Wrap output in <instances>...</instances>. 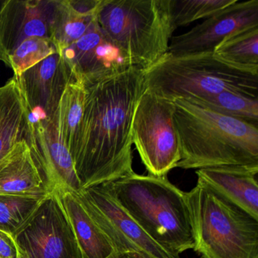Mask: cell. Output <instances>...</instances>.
Listing matches in <instances>:
<instances>
[{
    "mask_svg": "<svg viewBox=\"0 0 258 258\" xmlns=\"http://www.w3.org/2000/svg\"><path fill=\"white\" fill-rule=\"evenodd\" d=\"M9 0H0V61H4L6 64H7V60L6 58L5 54L4 52V49L1 43V31H2L3 19H4V13L7 10V5H8Z\"/></svg>",
    "mask_w": 258,
    "mask_h": 258,
    "instance_id": "obj_27",
    "label": "cell"
},
{
    "mask_svg": "<svg viewBox=\"0 0 258 258\" xmlns=\"http://www.w3.org/2000/svg\"><path fill=\"white\" fill-rule=\"evenodd\" d=\"M54 191L37 167L25 139L0 159V195L46 197Z\"/></svg>",
    "mask_w": 258,
    "mask_h": 258,
    "instance_id": "obj_15",
    "label": "cell"
},
{
    "mask_svg": "<svg viewBox=\"0 0 258 258\" xmlns=\"http://www.w3.org/2000/svg\"><path fill=\"white\" fill-rule=\"evenodd\" d=\"M14 78L25 102L27 117L31 120L53 118L66 87L75 82L59 52Z\"/></svg>",
    "mask_w": 258,
    "mask_h": 258,
    "instance_id": "obj_11",
    "label": "cell"
},
{
    "mask_svg": "<svg viewBox=\"0 0 258 258\" xmlns=\"http://www.w3.org/2000/svg\"><path fill=\"white\" fill-rule=\"evenodd\" d=\"M96 17L107 39L144 70L168 52L176 30L171 0H102Z\"/></svg>",
    "mask_w": 258,
    "mask_h": 258,
    "instance_id": "obj_4",
    "label": "cell"
},
{
    "mask_svg": "<svg viewBox=\"0 0 258 258\" xmlns=\"http://www.w3.org/2000/svg\"><path fill=\"white\" fill-rule=\"evenodd\" d=\"M56 52V47L49 39L31 37L22 42L9 55L8 66L14 72L15 78H17L25 71Z\"/></svg>",
    "mask_w": 258,
    "mask_h": 258,
    "instance_id": "obj_25",
    "label": "cell"
},
{
    "mask_svg": "<svg viewBox=\"0 0 258 258\" xmlns=\"http://www.w3.org/2000/svg\"><path fill=\"white\" fill-rule=\"evenodd\" d=\"M110 258H134L131 253H116Z\"/></svg>",
    "mask_w": 258,
    "mask_h": 258,
    "instance_id": "obj_28",
    "label": "cell"
},
{
    "mask_svg": "<svg viewBox=\"0 0 258 258\" xmlns=\"http://www.w3.org/2000/svg\"><path fill=\"white\" fill-rule=\"evenodd\" d=\"M96 20V16H87L76 11L69 0H57L51 38L57 52L61 53L78 41Z\"/></svg>",
    "mask_w": 258,
    "mask_h": 258,
    "instance_id": "obj_21",
    "label": "cell"
},
{
    "mask_svg": "<svg viewBox=\"0 0 258 258\" xmlns=\"http://www.w3.org/2000/svg\"><path fill=\"white\" fill-rule=\"evenodd\" d=\"M27 111L14 78L0 87V159L25 139Z\"/></svg>",
    "mask_w": 258,
    "mask_h": 258,
    "instance_id": "obj_18",
    "label": "cell"
},
{
    "mask_svg": "<svg viewBox=\"0 0 258 258\" xmlns=\"http://www.w3.org/2000/svg\"><path fill=\"white\" fill-rule=\"evenodd\" d=\"M0 258H18V250L13 235L0 229Z\"/></svg>",
    "mask_w": 258,
    "mask_h": 258,
    "instance_id": "obj_26",
    "label": "cell"
},
{
    "mask_svg": "<svg viewBox=\"0 0 258 258\" xmlns=\"http://www.w3.org/2000/svg\"><path fill=\"white\" fill-rule=\"evenodd\" d=\"M185 198L196 251L205 258H258V219L201 179Z\"/></svg>",
    "mask_w": 258,
    "mask_h": 258,
    "instance_id": "obj_6",
    "label": "cell"
},
{
    "mask_svg": "<svg viewBox=\"0 0 258 258\" xmlns=\"http://www.w3.org/2000/svg\"><path fill=\"white\" fill-rule=\"evenodd\" d=\"M128 215L161 247L175 254L194 248L185 192L167 176L132 173L102 184Z\"/></svg>",
    "mask_w": 258,
    "mask_h": 258,
    "instance_id": "obj_3",
    "label": "cell"
},
{
    "mask_svg": "<svg viewBox=\"0 0 258 258\" xmlns=\"http://www.w3.org/2000/svg\"><path fill=\"white\" fill-rule=\"evenodd\" d=\"M132 143L149 174L167 176L181 159L174 104L145 90L132 123Z\"/></svg>",
    "mask_w": 258,
    "mask_h": 258,
    "instance_id": "obj_7",
    "label": "cell"
},
{
    "mask_svg": "<svg viewBox=\"0 0 258 258\" xmlns=\"http://www.w3.org/2000/svg\"><path fill=\"white\" fill-rule=\"evenodd\" d=\"M253 26H258V0H237L190 31L172 37L168 52L182 55L213 52L226 37Z\"/></svg>",
    "mask_w": 258,
    "mask_h": 258,
    "instance_id": "obj_12",
    "label": "cell"
},
{
    "mask_svg": "<svg viewBox=\"0 0 258 258\" xmlns=\"http://www.w3.org/2000/svg\"><path fill=\"white\" fill-rule=\"evenodd\" d=\"M201 258H205V256H202V257Z\"/></svg>",
    "mask_w": 258,
    "mask_h": 258,
    "instance_id": "obj_30",
    "label": "cell"
},
{
    "mask_svg": "<svg viewBox=\"0 0 258 258\" xmlns=\"http://www.w3.org/2000/svg\"><path fill=\"white\" fill-rule=\"evenodd\" d=\"M74 81L96 82L132 67L131 61L101 31L97 21L78 41L61 52Z\"/></svg>",
    "mask_w": 258,
    "mask_h": 258,
    "instance_id": "obj_13",
    "label": "cell"
},
{
    "mask_svg": "<svg viewBox=\"0 0 258 258\" xmlns=\"http://www.w3.org/2000/svg\"><path fill=\"white\" fill-rule=\"evenodd\" d=\"M187 100L215 112L258 125V98L224 91Z\"/></svg>",
    "mask_w": 258,
    "mask_h": 258,
    "instance_id": "obj_22",
    "label": "cell"
},
{
    "mask_svg": "<svg viewBox=\"0 0 258 258\" xmlns=\"http://www.w3.org/2000/svg\"><path fill=\"white\" fill-rule=\"evenodd\" d=\"M131 254L134 256V258H152L147 256V255L138 254V253H131Z\"/></svg>",
    "mask_w": 258,
    "mask_h": 258,
    "instance_id": "obj_29",
    "label": "cell"
},
{
    "mask_svg": "<svg viewBox=\"0 0 258 258\" xmlns=\"http://www.w3.org/2000/svg\"><path fill=\"white\" fill-rule=\"evenodd\" d=\"M213 53L226 64L258 74V26L231 34L216 46Z\"/></svg>",
    "mask_w": 258,
    "mask_h": 258,
    "instance_id": "obj_20",
    "label": "cell"
},
{
    "mask_svg": "<svg viewBox=\"0 0 258 258\" xmlns=\"http://www.w3.org/2000/svg\"><path fill=\"white\" fill-rule=\"evenodd\" d=\"M174 122L181 146L176 167H258V125L176 99Z\"/></svg>",
    "mask_w": 258,
    "mask_h": 258,
    "instance_id": "obj_2",
    "label": "cell"
},
{
    "mask_svg": "<svg viewBox=\"0 0 258 258\" xmlns=\"http://www.w3.org/2000/svg\"><path fill=\"white\" fill-rule=\"evenodd\" d=\"M56 4L57 0H9L1 31L7 66L9 55L27 39L51 40Z\"/></svg>",
    "mask_w": 258,
    "mask_h": 258,
    "instance_id": "obj_14",
    "label": "cell"
},
{
    "mask_svg": "<svg viewBox=\"0 0 258 258\" xmlns=\"http://www.w3.org/2000/svg\"><path fill=\"white\" fill-rule=\"evenodd\" d=\"M144 75V69L132 66L84 85V114L73 156L81 189L134 173L133 117L145 91Z\"/></svg>",
    "mask_w": 258,
    "mask_h": 258,
    "instance_id": "obj_1",
    "label": "cell"
},
{
    "mask_svg": "<svg viewBox=\"0 0 258 258\" xmlns=\"http://www.w3.org/2000/svg\"><path fill=\"white\" fill-rule=\"evenodd\" d=\"M59 193L83 258H110L116 254L111 241L89 215L76 193L72 191Z\"/></svg>",
    "mask_w": 258,
    "mask_h": 258,
    "instance_id": "obj_17",
    "label": "cell"
},
{
    "mask_svg": "<svg viewBox=\"0 0 258 258\" xmlns=\"http://www.w3.org/2000/svg\"><path fill=\"white\" fill-rule=\"evenodd\" d=\"M85 87L81 83H70L66 87L57 111V124L61 142L73 159L78 146L85 102Z\"/></svg>",
    "mask_w": 258,
    "mask_h": 258,
    "instance_id": "obj_19",
    "label": "cell"
},
{
    "mask_svg": "<svg viewBox=\"0 0 258 258\" xmlns=\"http://www.w3.org/2000/svg\"><path fill=\"white\" fill-rule=\"evenodd\" d=\"M198 179L258 219V167L224 166L196 170Z\"/></svg>",
    "mask_w": 258,
    "mask_h": 258,
    "instance_id": "obj_16",
    "label": "cell"
},
{
    "mask_svg": "<svg viewBox=\"0 0 258 258\" xmlns=\"http://www.w3.org/2000/svg\"><path fill=\"white\" fill-rule=\"evenodd\" d=\"M46 197L0 195V229L13 236Z\"/></svg>",
    "mask_w": 258,
    "mask_h": 258,
    "instance_id": "obj_23",
    "label": "cell"
},
{
    "mask_svg": "<svg viewBox=\"0 0 258 258\" xmlns=\"http://www.w3.org/2000/svg\"><path fill=\"white\" fill-rule=\"evenodd\" d=\"M25 139L37 167L52 190L81 191L72 155L59 137L57 114L51 119L27 118Z\"/></svg>",
    "mask_w": 258,
    "mask_h": 258,
    "instance_id": "obj_10",
    "label": "cell"
},
{
    "mask_svg": "<svg viewBox=\"0 0 258 258\" xmlns=\"http://www.w3.org/2000/svg\"><path fill=\"white\" fill-rule=\"evenodd\" d=\"M13 238L18 258H83L57 190L43 199Z\"/></svg>",
    "mask_w": 258,
    "mask_h": 258,
    "instance_id": "obj_8",
    "label": "cell"
},
{
    "mask_svg": "<svg viewBox=\"0 0 258 258\" xmlns=\"http://www.w3.org/2000/svg\"><path fill=\"white\" fill-rule=\"evenodd\" d=\"M77 197L108 238L117 253H138L152 258H179L155 242L128 215L102 184L81 189Z\"/></svg>",
    "mask_w": 258,
    "mask_h": 258,
    "instance_id": "obj_9",
    "label": "cell"
},
{
    "mask_svg": "<svg viewBox=\"0 0 258 258\" xmlns=\"http://www.w3.org/2000/svg\"><path fill=\"white\" fill-rule=\"evenodd\" d=\"M237 0H171L172 21L175 29L196 21L208 19L235 4Z\"/></svg>",
    "mask_w": 258,
    "mask_h": 258,
    "instance_id": "obj_24",
    "label": "cell"
},
{
    "mask_svg": "<svg viewBox=\"0 0 258 258\" xmlns=\"http://www.w3.org/2000/svg\"><path fill=\"white\" fill-rule=\"evenodd\" d=\"M145 90L173 102L232 92L258 98V74L237 69L213 52L166 53L145 70Z\"/></svg>",
    "mask_w": 258,
    "mask_h": 258,
    "instance_id": "obj_5",
    "label": "cell"
}]
</instances>
